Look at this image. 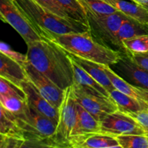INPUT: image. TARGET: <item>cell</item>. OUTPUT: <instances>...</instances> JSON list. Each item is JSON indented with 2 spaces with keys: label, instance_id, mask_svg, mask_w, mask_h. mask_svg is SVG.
I'll return each instance as SVG.
<instances>
[{
  "label": "cell",
  "instance_id": "obj_31",
  "mask_svg": "<svg viewBox=\"0 0 148 148\" xmlns=\"http://www.w3.org/2000/svg\"><path fill=\"white\" fill-rule=\"evenodd\" d=\"M25 140L23 138L13 136L1 135L0 147L1 148H22Z\"/></svg>",
  "mask_w": 148,
  "mask_h": 148
},
{
  "label": "cell",
  "instance_id": "obj_6",
  "mask_svg": "<svg viewBox=\"0 0 148 148\" xmlns=\"http://www.w3.org/2000/svg\"><path fill=\"white\" fill-rule=\"evenodd\" d=\"M86 14L92 36L101 43L119 51L117 33L127 16L119 11L106 16H96L89 12Z\"/></svg>",
  "mask_w": 148,
  "mask_h": 148
},
{
  "label": "cell",
  "instance_id": "obj_8",
  "mask_svg": "<svg viewBox=\"0 0 148 148\" xmlns=\"http://www.w3.org/2000/svg\"><path fill=\"white\" fill-rule=\"evenodd\" d=\"M0 17L20 35L27 45L44 39L36 31L14 0H0Z\"/></svg>",
  "mask_w": 148,
  "mask_h": 148
},
{
  "label": "cell",
  "instance_id": "obj_27",
  "mask_svg": "<svg viewBox=\"0 0 148 148\" xmlns=\"http://www.w3.org/2000/svg\"><path fill=\"white\" fill-rule=\"evenodd\" d=\"M0 104L12 114L17 115L24 111L27 105V99L20 97L0 95Z\"/></svg>",
  "mask_w": 148,
  "mask_h": 148
},
{
  "label": "cell",
  "instance_id": "obj_28",
  "mask_svg": "<svg viewBox=\"0 0 148 148\" xmlns=\"http://www.w3.org/2000/svg\"><path fill=\"white\" fill-rule=\"evenodd\" d=\"M0 95L17 96L23 99H27L25 93L23 90L1 77H0Z\"/></svg>",
  "mask_w": 148,
  "mask_h": 148
},
{
  "label": "cell",
  "instance_id": "obj_33",
  "mask_svg": "<svg viewBox=\"0 0 148 148\" xmlns=\"http://www.w3.org/2000/svg\"><path fill=\"white\" fill-rule=\"evenodd\" d=\"M132 60L148 72V53H127Z\"/></svg>",
  "mask_w": 148,
  "mask_h": 148
},
{
  "label": "cell",
  "instance_id": "obj_30",
  "mask_svg": "<svg viewBox=\"0 0 148 148\" xmlns=\"http://www.w3.org/2000/svg\"><path fill=\"white\" fill-rule=\"evenodd\" d=\"M34 1L40 4V6L50 10L57 15L66 17V18H71L56 0H34Z\"/></svg>",
  "mask_w": 148,
  "mask_h": 148
},
{
  "label": "cell",
  "instance_id": "obj_9",
  "mask_svg": "<svg viewBox=\"0 0 148 148\" xmlns=\"http://www.w3.org/2000/svg\"><path fill=\"white\" fill-rule=\"evenodd\" d=\"M101 132L111 135L145 134L140 124L127 113L116 110L106 116L101 121Z\"/></svg>",
  "mask_w": 148,
  "mask_h": 148
},
{
  "label": "cell",
  "instance_id": "obj_13",
  "mask_svg": "<svg viewBox=\"0 0 148 148\" xmlns=\"http://www.w3.org/2000/svg\"><path fill=\"white\" fill-rule=\"evenodd\" d=\"M121 148L116 137L102 132L71 136L69 148Z\"/></svg>",
  "mask_w": 148,
  "mask_h": 148
},
{
  "label": "cell",
  "instance_id": "obj_5",
  "mask_svg": "<svg viewBox=\"0 0 148 148\" xmlns=\"http://www.w3.org/2000/svg\"><path fill=\"white\" fill-rule=\"evenodd\" d=\"M77 117V101L72 86L64 90L62 104L59 107V121L56 131L51 137L52 147L69 148V140L72 135Z\"/></svg>",
  "mask_w": 148,
  "mask_h": 148
},
{
  "label": "cell",
  "instance_id": "obj_21",
  "mask_svg": "<svg viewBox=\"0 0 148 148\" xmlns=\"http://www.w3.org/2000/svg\"><path fill=\"white\" fill-rule=\"evenodd\" d=\"M72 66L74 71V82L82 85L87 88H89L94 92L109 97V92L105 88L97 82L89 73L86 72L82 66H79L77 62L72 60Z\"/></svg>",
  "mask_w": 148,
  "mask_h": 148
},
{
  "label": "cell",
  "instance_id": "obj_16",
  "mask_svg": "<svg viewBox=\"0 0 148 148\" xmlns=\"http://www.w3.org/2000/svg\"><path fill=\"white\" fill-rule=\"evenodd\" d=\"M147 34H148V24L140 23L128 17H126L117 33L116 39L119 51L126 53L123 46L124 40Z\"/></svg>",
  "mask_w": 148,
  "mask_h": 148
},
{
  "label": "cell",
  "instance_id": "obj_24",
  "mask_svg": "<svg viewBox=\"0 0 148 148\" xmlns=\"http://www.w3.org/2000/svg\"><path fill=\"white\" fill-rule=\"evenodd\" d=\"M56 1L67 13L69 17L88 24L86 12L78 0H56Z\"/></svg>",
  "mask_w": 148,
  "mask_h": 148
},
{
  "label": "cell",
  "instance_id": "obj_19",
  "mask_svg": "<svg viewBox=\"0 0 148 148\" xmlns=\"http://www.w3.org/2000/svg\"><path fill=\"white\" fill-rule=\"evenodd\" d=\"M94 132H101L100 121L77 103V117L71 136Z\"/></svg>",
  "mask_w": 148,
  "mask_h": 148
},
{
  "label": "cell",
  "instance_id": "obj_17",
  "mask_svg": "<svg viewBox=\"0 0 148 148\" xmlns=\"http://www.w3.org/2000/svg\"><path fill=\"white\" fill-rule=\"evenodd\" d=\"M69 54L72 60H74L79 66H82L97 82H99L103 88H105L108 92L115 89L111 81L108 78L107 74L103 69L101 64L88 60V59H82V58L70 54V53H69Z\"/></svg>",
  "mask_w": 148,
  "mask_h": 148
},
{
  "label": "cell",
  "instance_id": "obj_12",
  "mask_svg": "<svg viewBox=\"0 0 148 148\" xmlns=\"http://www.w3.org/2000/svg\"><path fill=\"white\" fill-rule=\"evenodd\" d=\"M21 89L25 93L28 105L39 114L50 119L57 125L59 108H55L44 97L42 96L29 79L22 83Z\"/></svg>",
  "mask_w": 148,
  "mask_h": 148
},
{
  "label": "cell",
  "instance_id": "obj_18",
  "mask_svg": "<svg viewBox=\"0 0 148 148\" xmlns=\"http://www.w3.org/2000/svg\"><path fill=\"white\" fill-rule=\"evenodd\" d=\"M130 18L148 24V11L132 0H103Z\"/></svg>",
  "mask_w": 148,
  "mask_h": 148
},
{
  "label": "cell",
  "instance_id": "obj_11",
  "mask_svg": "<svg viewBox=\"0 0 148 148\" xmlns=\"http://www.w3.org/2000/svg\"><path fill=\"white\" fill-rule=\"evenodd\" d=\"M112 66L120 73L119 75L129 82L148 90V72L134 63L128 54L121 53L119 60Z\"/></svg>",
  "mask_w": 148,
  "mask_h": 148
},
{
  "label": "cell",
  "instance_id": "obj_32",
  "mask_svg": "<svg viewBox=\"0 0 148 148\" xmlns=\"http://www.w3.org/2000/svg\"><path fill=\"white\" fill-rule=\"evenodd\" d=\"M138 122L144 130L146 135H148V108L135 113H127Z\"/></svg>",
  "mask_w": 148,
  "mask_h": 148
},
{
  "label": "cell",
  "instance_id": "obj_26",
  "mask_svg": "<svg viewBox=\"0 0 148 148\" xmlns=\"http://www.w3.org/2000/svg\"><path fill=\"white\" fill-rule=\"evenodd\" d=\"M121 148H148L146 134H126L116 136Z\"/></svg>",
  "mask_w": 148,
  "mask_h": 148
},
{
  "label": "cell",
  "instance_id": "obj_22",
  "mask_svg": "<svg viewBox=\"0 0 148 148\" xmlns=\"http://www.w3.org/2000/svg\"><path fill=\"white\" fill-rule=\"evenodd\" d=\"M0 134L3 136H13L25 140L21 130L17 124L15 115L1 106H0Z\"/></svg>",
  "mask_w": 148,
  "mask_h": 148
},
{
  "label": "cell",
  "instance_id": "obj_2",
  "mask_svg": "<svg viewBox=\"0 0 148 148\" xmlns=\"http://www.w3.org/2000/svg\"><path fill=\"white\" fill-rule=\"evenodd\" d=\"M50 40L69 53L101 64H115L119 60L121 52L114 50L97 40L90 30L82 33L49 35Z\"/></svg>",
  "mask_w": 148,
  "mask_h": 148
},
{
  "label": "cell",
  "instance_id": "obj_25",
  "mask_svg": "<svg viewBox=\"0 0 148 148\" xmlns=\"http://www.w3.org/2000/svg\"><path fill=\"white\" fill-rule=\"evenodd\" d=\"M126 53H148V34L127 39L123 41Z\"/></svg>",
  "mask_w": 148,
  "mask_h": 148
},
{
  "label": "cell",
  "instance_id": "obj_35",
  "mask_svg": "<svg viewBox=\"0 0 148 148\" xmlns=\"http://www.w3.org/2000/svg\"><path fill=\"white\" fill-rule=\"evenodd\" d=\"M147 136H148V135H147Z\"/></svg>",
  "mask_w": 148,
  "mask_h": 148
},
{
  "label": "cell",
  "instance_id": "obj_20",
  "mask_svg": "<svg viewBox=\"0 0 148 148\" xmlns=\"http://www.w3.org/2000/svg\"><path fill=\"white\" fill-rule=\"evenodd\" d=\"M109 97L116 104L119 110L126 113H135L148 108V103L124 94L116 89L109 92Z\"/></svg>",
  "mask_w": 148,
  "mask_h": 148
},
{
  "label": "cell",
  "instance_id": "obj_23",
  "mask_svg": "<svg viewBox=\"0 0 148 148\" xmlns=\"http://www.w3.org/2000/svg\"><path fill=\"white\" fill-rule=\"evenodd\" d=\"M85 10L96 16H106L114 14L117 11L114 7L103 0H78Z\"/></svg>",
  "mask_w": 148,
  "mask_h": 148
},
{
  "label": "cell",
  "instance_id": "obj_3",
  "mask_svg": "<svg viewBox=\"0 0 148 148\" xmlns=\"http://www.w3.org/2000/svg\"><path fill=\"white\" fill-rule=\"evenodd\" d=\"M24 15L43 38L49 35L82 33L90 30L88 24L61 17L44 8L34 0H14Z\"/></svg>",
  "mask_w": 148,
  "mask_h": 148
},
{
  "label": "cell",
  "instance_id": "obj_34",
  "mask_svg": "<svg viewBox=\"0 0 148 148\" xmlns=\"http://www.w3.org/2000/svg\"><path fill=\"white\" fill-rule=\"evenodd\" d=\"M148 11V0H132Z\"/></svg>",
  "mask_w": 148,
  "mask_h": 148
},
{
  "label": "cell",
  "instance_id": "obj_29",
  "mask_svg": "<svg viewBox=\"0 0 148 148\" xmlns=\"http://www.w3.org/2000/svg\"><path fill=\"white\" fill-rule=\"evenodd\" d=\"M0 53L5 54L6 56H7L9 58L12 59V60L17 62V63H19L23 66H24L25 64L28 62L27 61V55L23 54V53H20V52L12 50L7 43H4V42L0 43Z\"/></svg>",
  "mask_w": 148,
  "mask_h": 148
},
{
  "label": "cell",
  "instance_id": "obj_1",
  "mask_svg": "<svg viewBox=\"0 0 148 148\" xmlns=\"http://www.w3.org/2000/svg\"><path fill=\"white\" fill-rule=\"evenodd\" d=\"M27 61L56 85L65 90L74 83L72 61L68 52L48 39L29 43Z\"/></svg>",
  "mask_w": 148,
  "mask_h": 148
},
{
  "label": "cell",
  "instance_id": "obj_7",
  "mask_svg": "<svg viewBox=\"0 0 148 148\" xmlns=\"http://www.w3.org/2000/svg\"><path fill=\"white\" fill-rule=\"evenodd\" d=\"M77 101L98 121H101L108 114L118 110L116 104L110 97L94 92L77 82L72 85Z\"/></svg>",
  "mask_w": 148,
  "mask_h": 148
},
{
  "label": "cell",
  "instance_id": "obj_14",
  "mask_svg": "<svg viewBox=\"0 0 148 148\" xmlns=\"http://www.w3.org/2000/svg\"><path fill=\"white\" fill-rule=\"evenodd\" d=\"M102 66L115 89L148 103V90L140 88L129 82L128 81L119 76L115 71L113 70L109 65L102 64Z\"/></svg>",
  "mask_w": 148,
  "mask_h": 148
},
{
  "label": "cell",
  "instance_id": "obj_4",
  "mask_svg": "<svg viewBox=\"0 0 148 148\" xmlns=\"http://www.w3.org/2000/svg\"><path fill=\"white\" fill-rule=\"evenodd\" d=\"M15 118L25 140L23 147H52L51 137L56 128L53 121L35 111L28 103Z\"/></svg>",
  "mask_w": 148,
  "mask_h": 148
},
{
  "label": "cell",
  "instance_id": "obj_15",
  "mask_svg": "<svg viewBox=\"0 0 148 148\" xmlns=\"http://www.w3.org/2000/svg\"><path fill=\"white\" fill-rule=\"evenodd\" d=\"M0 77L21 89L22 83L29 79L24 66L2 53H0Z\"/></svg>",
  "mask_w": 148,
  "mask_h": 148
},
{
  "label": "cell",
  "instance_id": "obj_10",
  "mask_svg": "<svg viewBox=\"0 0 148 148\" xmlns=\"http://www.w3.org/2000/svg\"><path fill=\"white\" fill-rule=\"evenodd\" d=\"M29 80L33 84L37 90L53 106L59 108L64 94L62 90L49 77L39 72L28 62L24 66Z\"/></svg>",
  "mask_w": 148,
  "mask_h": 148
}]
</instances>
